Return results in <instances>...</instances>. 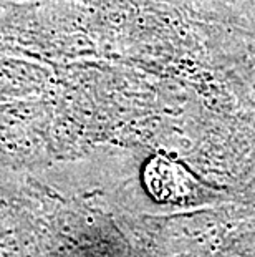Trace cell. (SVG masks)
I'll list each match as a JSON object with an SVG mask.
<instances>
[{"mask_svg":"<svg viewBox=\"0 0 255 257\" xmlns=\"http://www.w3.org/2000/svg\"><path fill=\"white\" fill-rule=\"evenodd\" d=\"M144 184L149 194L162 202H182L196 193V181L181 165L157 156L144 169Z\"/></svg>","mask_w":255,"mask_h":257,"instance_id":"obj_1","label":"cell"}]
</instances>
